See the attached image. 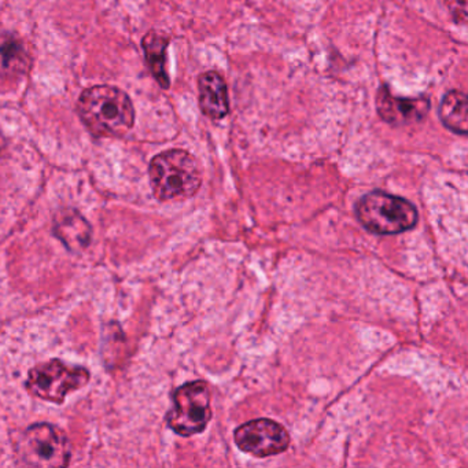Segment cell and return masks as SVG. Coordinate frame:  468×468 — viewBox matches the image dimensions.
<instances>
[{
    "label": "cell",
    "instance_id": "6da1fadb",
    "mask_svg": "<svg viewBox=\"0 0 468 468\" xmlns=\"http://www.w3.org/2000/svg\"><path fill=\"white\" fill-rule=\"evenodd\" d=\"M79 116L95 136L125 135L135 122L130 97L117 87L95 86L79 98Z\"/></svg>",
    "mask_w": 468,
    "mask_h": 468
},
{
    "label": "cell",
    "instance_id": "7a4b0ae2",
    "mask_svg": "<svg viewBox=\"0 0 468 468\" xmlns=\"http://www.w3.org/2000/svg\"><path fill=\"white\" fill-rule=\"evenodd\" d=\"M150 183L160 201H180L198 193L202 174L198 161L185 150H168L150 163Z\"/></svg>",
    "mask_w": 468,
    "mask_h": 468
},
{
    "label": "cell",
    "instance_id": "3957f363",
    "mask_svg": "<svg viewBox=\"0 0 468 468\" xmlns=\"http://www.w3.org/2000/svg\"><path fill=\"white\" fill-rule=\"evenodd\" d=\"M358 221L367 231L377 235H396L410 231L418 224L416 207L401 197L372 191L356 207Z\"/></svg>",
    "mask_w": 468,
    "mask_h": 468
},
{
    "label": "cell",
    "instance_id": "277c9868",
    "mask_svg": "<svg viewBox=\"0 0 468 468\" xmlns=\"http://www.w3.org/2000/svg\"><path fill=\"white\" fill-rule=\"evenodd\" d=\"M212 419L210 391L204 380L186 383L174 394V408L166 416L169 427L183 437L198 434Z\"/></svg>",
    "mask_w": 468,
    "mask_h": 468
},
{
    "label": "cell",
    "instance_id": "5b68a950",
    "mask_svg": "<svg viewBox=\"0 0 468 468\" xmlns=\"http://www.w3.org/2000/svg\"><path fill=\"white\" fill-rule=\"evenodd\" d=\"M21 462L31 467L57 468L69 464L70 449L65 435L48 423L29 427L17 446Z\"/></svg>",
    "mask_w": 468,
    "mask_h": 468
},
{
    "label": "cell",
    "instance_id": "8992f818",
    "mask_svg": "<svg viewBox=\"0 0 468 468\" xmlns=\"http://www.w3.org/2000/svg\"><path fill=\"white\" fill-rule=\"evenodd\" d=\"M90 372L83 367H72L58 358L39 364L29 371L27 388L46 401L62 404L65 397L89 383Z\"/></svg>",
    "mask_w": 468,
    "mask_h": 468
},
{
    "label": "cell",
    "instance_id": "52a82bcc",
    "mask_svg": "<svg viewBox=\"0 0 468 468\" xmlns=\"http://www.w3.org/2000/svg\"><path fill=\"white\" fill-rule=\"evenodd\" d=\"M234 440L240 451L256 457L275 456L290 446L287 430L271 419H256L242 424L235 430Z\"/></svg>",
    "mask_w": 468,
    "mask_h": 468
},
{
    "label": "cell",
    "instance_id": "ba28073f",
    "mask_svg": "<svg viewBox=\"0 0 468 468\" xmlns=\"http://www.w3.org/2000/svg\"><path fill=\"white\" fill-rule=\"evenodd\" d=\"M377 111L380 119L394 127L421 122L430 111L427 98H401L391 94L388 86L379 87L377 94Z\"/></svg>",
    "mask_w": 468,
    "mask_h": 468
},
{
    "label": "cell",
    "instance_id": "9c48e42d",
    "mask_svg": "<svg viewBox=\"0 0 468 468\" xmlns=\"http://www.w3.org/2000/svg\"><path fill=\"white\" fill-rule=\"evenodd\" d=\"M199 108L210 120H221L229 113V91L220 73H202L198 79Z\"/></svg>",
    "mask_w": 468,
    "mask_h": 468
},
{
    "label": "cell",
    "instance_id": "30bf717a",
    "mask_svg": "<svg viewBox=\"0 0 468 468\" xmlns=\"http://www.w3.org/2000/svg\"><path fill=\"white\" fill-rule=\"evenodd\" d=\"M31 67L32 58L23 40L16 35L0 32V78H21Z\"/></svg>",
    "mask_w": 468,
    "mask_h": 468
},
{
    "label": "cell",
    "instance_id": "8fae6325",
    "mask_svg": "<svg viewBox=\"0 0 468 468\" xmlns=\"http://www.w3.org/2000/svg\"><path fill=\"white\" fill-rule=\"evenodd\" d=\"M54 232L57 238L72 251L86 249L92 235L91 226L87 223L86 218L72 209L62 210L56 216Z\"/></svg>",
    "mask_w": 468,
    "mask_h": 468
},
{
    "label": "cell",
    "instance_id": "7c38bea8",
    "mask_svg": "<svg viewBox=\"0 0 468 468\" xmlns=\"http://www.w3.org/2000/svg\"><path fill=\"white\" fill-rule=\"evenodd\" d=\"M144 51L146 62L149 65L152 75L164 90L171 86L168 70H166V50H168L169 39L160 32L152 31L144 37Z\"/></svg>",
    "mask_w": 468,
    "mask_h": 468
},
{
    "label": "cell",
    "instance_id": "4fadbf2b",
    "mask_svg": "<svg viewBox=\"0 0 468 468\" xmlns=\"http://www.w3.org/2000/svg\"><path fill=\"white\" fill-rule=\"evenodd\" d=\"M440 119L452 133L467 135L468 101L464 92L457 90L446 92L440 106Z\"/></svg>",
    "mask_w": 468,
    "mask_h": 468
},
{
    "label": "cell",
    "instance_id": "5bb4252c",
    "mask_svg": "<svg viewBox=\"0 0 468 468\" xmlns=\"http://www.w3.org/2000/svg\"><path fill=\"white\" fill-rule=\"evenodd\" d=\"M454 23L464 26L467 23V0H443Z\"/></svg>",
    "mask_w": 468,
    "mask_h": 468
},
{
    "label": "cell",
    "instance_id": "9a60e30c",
    "mask_svg": "<svg viewBox=\"0 0 468 468\" xmlns=\"http://www.w3.org/2000/svg\"><path fill=\"white\" fill-rule=\"evenodd\" d=\"M5 147H6V141L4 136L0 135V153L4 152Z\"/></svg>",
    "mask_w": 468,
    "mask_h": 468
}]
</instances>
